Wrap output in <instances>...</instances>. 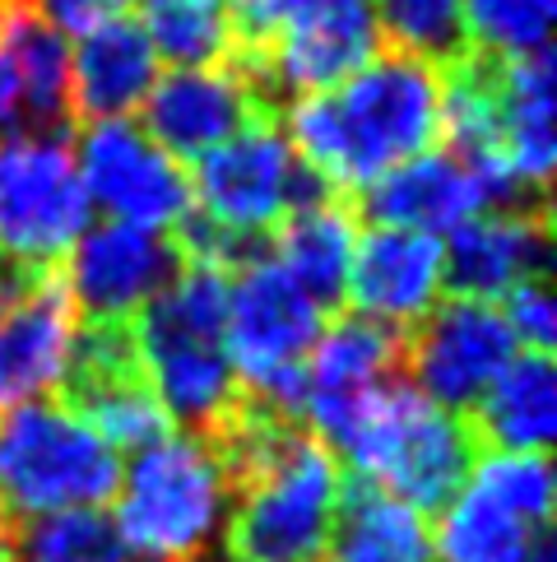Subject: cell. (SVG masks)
<instances>
[{
    "mask_svg": "<svg viewBox=\"0 0 557 562\" xmlns=\"http://www.w3.org/2000/svg\"><path fill=\"white\" fill-rule=\"evenodd\" d=\"M205 441L228 474L224 553L232 562H321L344 484L321 437L242 395Z\"/></svg>",
    "mask_w": 557,
    "mask_h": 562,
    "instance_id": "obj_1",
    "label": "cell"
},
{
    "mask_svg": "<svg viewBox=\"0 0 557 562\" xmlns=\"http://www.w3.org/2000/svg\"><path fill=\"white\" fill-rule=\"evenodd\" d=\"M442 103V70L382 52L344 85L288 103L284 139L334 195H363L376 177L436 149Z\"/></svg>",
    "mask_w": 557,
    "mask_h": 562,
    "instance_id": "obj_2",
    "label": "cell"
},
{
    "mask_svg": "<svg viewBox=\"0 0 557 562\" xmlns=\"http://www.w3.org/2000/svg\"><path fill=\"white\" fill-rule=\"evenodd\" d=\"M316 437L334 460H349V474L367 479L418 516H442L469 484L484 451L465 414L436 409L405 376H390L353 400Z\"/></svg>",
    "mask_w": 557,
    "mask_h": 562,
    "instance_id": "obj_3",
    "label": "cell"
},
{
    "mask_svg": "<svg viewBox=\"0 0 557 562\" xmlns=\"http://www.w3.org/2000/svg\"><path fill=\"white\" fill-rule=\"evenodd\" d=\"M228 279L214 266H182V274L130 316L135 353L168 424L191 437H214L242 405V381L224 345Z\"/></svg>",
    "mask_w": 557,
    "mask_h": 562,
    "instance_id": "obj_4",
    "label": "cell"
},
{
    "mask_svg": "<svg viewBox=\"0 0 557 562\" xmlns=\"http://www.w3.org/2000/svg\"><path fill=\"white\" fill-rule=\"evenodd\" d=\"M122 488V456L61 400L0 414V526L56 512H103Z\"/></svg>",
    "mask_w": 557,
    "mask_h": 562,
    "instance_id": "obj_5",
    "label": "cell"
},
{
    "mask_svg": "<svg viewBox=\"0 0 557 562\" xmlns=\"http://www.w3.org/2000/svg\"><path fill=\"white\" fill-rule=\"evenodd\" d=\"M116 530L139 562H205L228 520V474L205 437H163L135 451L116 488Z\"/></svg>",
    "mask_w": 557,
    "mask_h": 562,
    "instance_id": "obj_6",
    "label": "cell"
},
{
    "mask_svg": "<svg viewBox=\"0 0 557 562\" xmlns=\"http://www.w3.org/2000/svg\"><path fill=\"white\" fill-rule=\"evenodd\" d=\"M326 307L274 256L228 279V326L224 345L242 395L303 424L307 414V353L326 330Z\"/></svg>",
    "mask_w": 557,
    "mask_h": 562,
    "instance_id": "obj_7",
    "label": "cell"
},
{
    "mask_svg": "<svg viewBox=\"0 0 557 562\" xmlns=\"http://www.w3.org/2000/svg\"><path fill=\"white\" fill-rule=\"evenodd\" d=\"M191 195L205 224L237 237H274L288 214L334 200V191L293 154L274 112L255 116L228 145L205 154L195 164Z\"/></svg>",
    "mask_w": 557,
    "mask_h": 562,
    "instance_id": "obj_8",
    "label": "cell"
},
{
    "mask_svg": "<svg viewBox=\"0 0 557 562\" xmlns=\"http://www.w3.org/2000/svg\"><path fill=\"white\" fill-rule=\"evenodd\" d=\"M93 224L70 135L0 139V256L24 274H56Z\"/></svg>",
    "mask_w": 557,
    "mask_h": 562,
    "instance_id": "obj_9",
    "label": "cell"
},
{
    "mask_svg": "<svg viewBox=\"0 0 557 562\" xmlns=\"http://www.w3.org/2000/svg\"><path fill=\"white\" fill-rule=\"evenodd\" d=\"M372 56H382V29H376L372 0H307L284 29L270 37V47L232 56V70L261 93L274 112L278 103L326 93L344 85L353 70H363Z\"/></svg>",
    "mask_w": 557,
    "mask_h": 562,
    "instance_id": "obj_10",
    "label": "cell"
},
{
    "mask_svg": "<svg viewBox=\"0 0 557 562\" xmlns=\"http://www.w3.org/2000/svg\"><path fill=\"white\" fill-rule=\"evenodd\" d=\"M75 168L84 182L89 210H103L107 224L145 228V233H177L195 210L191 172L163 154L145 135V126L122 116V122H93L79 135Z\"/></svg>",
    "mask_w": 557,
    "mask_h": 562,
    "instance_id": "obj_11",
    "label": "cell"
},
{
    "mask_svg": "<svg viewBox=\"0 0 557 562\" xmlns=\"http://www.w3.org/2000/svg\"><path fill=\"white\" fill-rule=\"evenodd\" d=\"M515 353L521 345L502 307L446 297L413 330H405V381L436 409L469 418V409Z\"/></svg>",
    "mask_w": 557,
    "mask_h": 562,
    "instance_id": "obj_12",
    "label": "cell"
},
{
    "mask_svg": "<svg viewBox=\"0 0 557 562\" xmlns=\"http://www.w3.org/2000/svg\"><path fill=\"white\" fill-rule=\"evenodd\" d=\"M182 247L172 233L126 224H89L66 256L61 284L75 312L89 321H130L182 274Z\"/></svg>",
    "mask_w": 557,
    "mask_h": 562,
    "instance_id": "obj_13",
    "label": "cell"
},
{
    "mask_svg": "<svg viewBox=\"0 0 557 562\" xmlns=\"http://www.w3.org/2000/svg\"><path fill=\"white\" fill-rule=\"evenodd\" d=\"M145 135L177 164H201L205 154L251 126L255 116H270L242 75L232 66H205V70H168L145 98Z\"/></svg>",
    "mask_w": 557,
    "mask_h": 562,
    "instance_id": "obj_14",
    "label": "cell"
},
{
    "mask_svg": "<svg viewBox=\"0 0 557 562\" xmlns=\"http://www.w3.org/2000/svg\"><path fill=\"white\" fill-rule=\"evenodd\" d=\"M446 293V256L442 237L405 233V228H367L357 233L344 303L353 316H367L376 326L413 330Z\"/></svg>",
    "mask_w": 557,
    "mask_h": 562,
    "instance_id": "obj_15",
    "label": "cell"
},
{
    "mask_svg": "<svg viewBox=\"0 0 557 562\" xmlns=\"http://www.w3.org/2000/svg\"><path fill=\"white\" fill-rule=\"evenodd\" d=\"M353 200L372 218V228H405L428 237H442V233L451 237L461 224L492 210L484 177L451 149H428L409 158V164L390 168L386 177H376Z\"/></svg>",
    "mask_w": 557,
    "mask_h": 562,
    "instance_id": "obj_16",
    "label": "cell"
},
{
    "mask_svg": "<svg viewBox=\"0 0 557 562\" xmlns=\"http://www.w3.org/2000/svg\"><path fill=\"white\" fill-rule=\"evenodd\" d=\"M446 289L469 303H502L530 279H548V214L488 210L455 228L446 243Z\"/></svg>",
    "mask_w": 557,
    "mask_h": 562,
    "instance_id": "obj_17",
    "label": "cell"
},
{
    "mask_svg": "<svg viewBox=\"0 0 557 562\" xmlns=\"http://www.w3.org/2000/svg\"><path fill=\"white\" fill-rule=\"evenodd\" d=\"M79 316L61 274H43L0 316V414L66 386Z\"/></svg>",
    "mask_w": 557,
    "mask_h": 562,
    "instance_id": "obj_18",
    "label": "cell"
},
{
    "mask_svg": "<svg viewBox=\"0 0 557 562\" xmlns=\"http://www.w3.org/2000/svg\"><path fill=\"white\" fill-rule=\"evenodd\" d=\"M405 376V335L376 326L367 316L326 321L316 349L307 353V424L321 432L353 400H363L382 381Z\"/></svg>",
    "mask_w": 557,
    "mask_h": 562,
    "instance_id": "obj_19",
    "label": "cell"
},
{
    "mask_svg": "<svg viewBox=\"0 0 557 562\" xmlns=\"http://www.w3.org/2000/svg\"><path fill=\"white\" fill-rule=\"evenodd\" d=\"M158 85V56L130 14L98 24L70 47V112L84 122H122Z\"/></svg>",
    "mask_w": 557,
    "mask_h": 562,
    "instance_id": "obj_20",
    "label": "cell"
},
{
    "mask_svg": "<svg viewBox=\"0 0 557 562\" xmlns=\"http://www.w3.org/2000/svg\"><path fill=\"white\" fill-rule=\"evenodd\" d=\"M469 428L479 447L515 451V456H548L557 428V372L548 353L521 349L497 372L484 400L469 409Z\"/></svg>",
    "mask_w": 557,
    "mask_h": 562,
    "instance_id": "obj_21",
    "label": "cell"
},
{
    "mask_svg": "<svg viewBox=\"0 0 557 562\" xmlns=\"http://www.w3.org/2000/svg\"><path fill=\"white\" fill-rule=\"evenodd\" d=\"M321 562H436L432 530L405 502L349 474L334 502Z\"/></svg>",
    "mask_w": 557,
    "mask_h": 562,
    "instance_id": "obj_22",
    "label": "cell"
},
{
    "mask_svg": "<svg viewBox=\"0 0 557 562\" xmlns=\"http://www.w3.org/2000/svg\"><path fill=\"white\" fill-rule=\"evenodd\" d=\"M0 47L24 89V135H70V37L37 19L29 0H10Z\"/></svg>",
    "mask_w": 557,
    "mask_h": 562,
    "instance_id": "obj_23",
    "label": "cell"
},
{
    "mask_svg": "<svg viewBox=\"0 0 557 562\" xmlns=\"http://www.w3.org/2000/svg\"><path fill=\"white\" fill-rule=\"evenodd\" d=\"M353 247H357V224H353V210L344 200H321V205H311V210H297L270 237V256L307 289L311 303H321L326 312L344 303Z\"/></svg>",
    "mask_w": 557,
    "mask_h": 562,
    "instance_id": "obj_24",
    "label": "cell"
},
{
    "mask_svg": "<svg viewBox=\"0 0 557 562\" xmlns=\"http://www.w3.org/2000/svg\"><path fill=\"white\" fill-rule=\"evenodd\" d=\"M139 29H145L158 61L172 70H205L232 61L237 24L228 0H139Z\"/></svg>",
    "mask_w": 557,
    "mask_h": 562,
    "instance_id": "obj_25",
    "label": "cell"
},
{
    "mask_svg": "<svg viewBox=\"0 0 557 562\" xmlns=\"http://www.w3.org/2000/svg\"><path fill=\"white\" fill-rule=\"evenodd\" d=\"M10 562H139L107 512H56L0 526Z\"/></svg>",
    "mask_w": 557,
    "mask_h": 562,
    "instance_id": "obj_26",
    "label": "cell"
},
{
    "mask_svg": "<svg viewBox=\"0 0 557 562\" xmlns=\"http://www.w3.org/2000/svg\"><path fill=\"white\" fill-rule=\"evenodd\" d=\"M534 530L539 526L507 512L484 488L465 484L461 497L442 512L432 549H436V562H525Z\"/></svg>",
    "mask_w": 557,
    "mask_h": 562,
    "instance_id": "obj_27",
    "label": "cell"
},
{
    "mask_svg": "<svg viewBox=\"0 0 557 562\" xmlns=\"http://www.w3.org/2000/svg\"><path fill=\"white\" fill-rule=\"evenodd\" d=\"M372 5H376L382 43H390V52L413 56V61H423L442 75L474 52L465 0H372Z\"/></svg>",
    "mask_w": 557,
    "mask_h": 562,
    "instance_id": "obj_28",
    "label": "cell"
},
{
    "mask_svg": "<svg viewBox=\"0 0 557 562\" xmlns=\"http://www.w3.org/2000/svg\"><path fill=\"white\" fill-rule=\"evenodd\" d=\"M557 0H465V24L474 52L530 56L548 52Z\"/></svg>",
    "mask_w": 557,
    "mask_h": 562,
    "instance_id": "obj_29",
    "label": "cell"
},
{
    "mask_svg": "<svg viewBox=\"0 0 557 562\" xmlns=\"http://www.w3.org/2000/svg\"><path fill=\"white\" fill-rule=\"evenodd\" d=\"M469 484L497 497L507 512H515L530 526H553V465L548 456H515L488 451L469 470Z\"/></svg>",
    "mask_w": 557,
    "mask_h": 562,
    "instance_id": "obj_30",
    "label": "cell"
},
{
    "mask_svg": "<svg viewBox=\"0 0 557 562\" xmlns=\"http://www.w3.org/2000/svg\"><path fill=\"white\" fill-rule=\"evenodd\" d=\"M502 316L515 335V345L530 349V353H548L553 339H557V303H553V289L548 279H530V284L511 289L502 303Z\"/></svg>",
    "mask_w": 557,
    "mask_h": 562,
    "instance_id": "obj_31",
    "label": "cell"
},
{
    "mask_svg": "<svg viewBox=\"0 0 557 562\" xmlns=\"http://www.w3.org/2000/svg\"><path fill=\"white\" fill-rule=\"evenodd\" d=\"M303 5H307V0H228L232 24H237V52L232 56L270 47V37L284 29Z\"/></svg>",
    "mask_w": 557,
    "mask_h": 562,
    "instance_id": "obj_32",
    "label": "cell"
},
{
    "mask_svg": "<svg viewBox=\"0 0 557 562\" xmlns=\"http://www.w3.org/2000/svg\"><path fill=\"white\" fill-rule=\"evenodd\" d=\"M29 10L37 19H47V24L56 33H75V37H84L93 33L98 24H107V19L116 14H126V0H29Z\"/></svg>",
    "mask_w": 557,
    "mask_h": 562,
    "instance_id": "obj_33",
    "label": "cell"
},
{
    "mask_svg": "<svg viewBox=\"0 0 557 562\" xmlns=\"http://www.w3.org/2000/svg\"><path fill=\"white\" fill-rule=\"evenodd\" d=\"M5 135H24V89H19L14 61L0 47V139Z\"/></svg>",
    "mask_w": 557,
    "mask_h": 562,
    "instance_id": "obj_34",
    "label": "cell"
},
{
    "mask_svg": "<svg viewBox=\"0 0 557 562\" xmlns=\"http://www.w3.org/2000/svg\"><path fill=\"white\" fill-rule=\"evenodd\" d=\"M37 279H43V274H24L19 266H10V260L0 256V316H5V312L19 303V297H24V293L37 284Z\"/></svg>",
    "mask_w": 557,
    "mask_h": 562,
    "instance_id": "obj_35",
    "label": "cell"
},
{
    "mask_svg": "<svg viewBox=\"0 0 557 562\" xmlns=\"http://www.w3.org/2000/svg\"><path fill=\"white\" fill-rule=\"evenodd\" d=\"M5 14H10V0H0V33H5Z\"/></svg>",
    "mask_w": 557,
    "mask_h": 562,
    "instance_id": "obj_36",
    "label": "cell"
},
{
    "mask_svg": "<svg viewBox=\"0 0 557 562\" xmlns=\"http://www.w3.org/2000/svg\"><path fill=\"white\" fill-rule=\"evenodd\" d=\"M0 562H10V553H5V544H0Z\"/></svg>",
    "mask_w": 557,
    "mask_h": 562,
    "instance_id": "obj_37",
    "label": "cell"
},
{
    "mask_svg": "<svg viewBox=\"0 0 557 562\" xmlns=\"http://www.w3.org/2000/svg\"><path fill=\"white\" fill-rule=\"evenodd\" d=\"M228 562H232V558H228Z\"/></svg>",
    "mask_w": 557,
    "mask_h": 562,
    "instance_id": "obj_38",
    "label": "cell"
}]
</instances>
